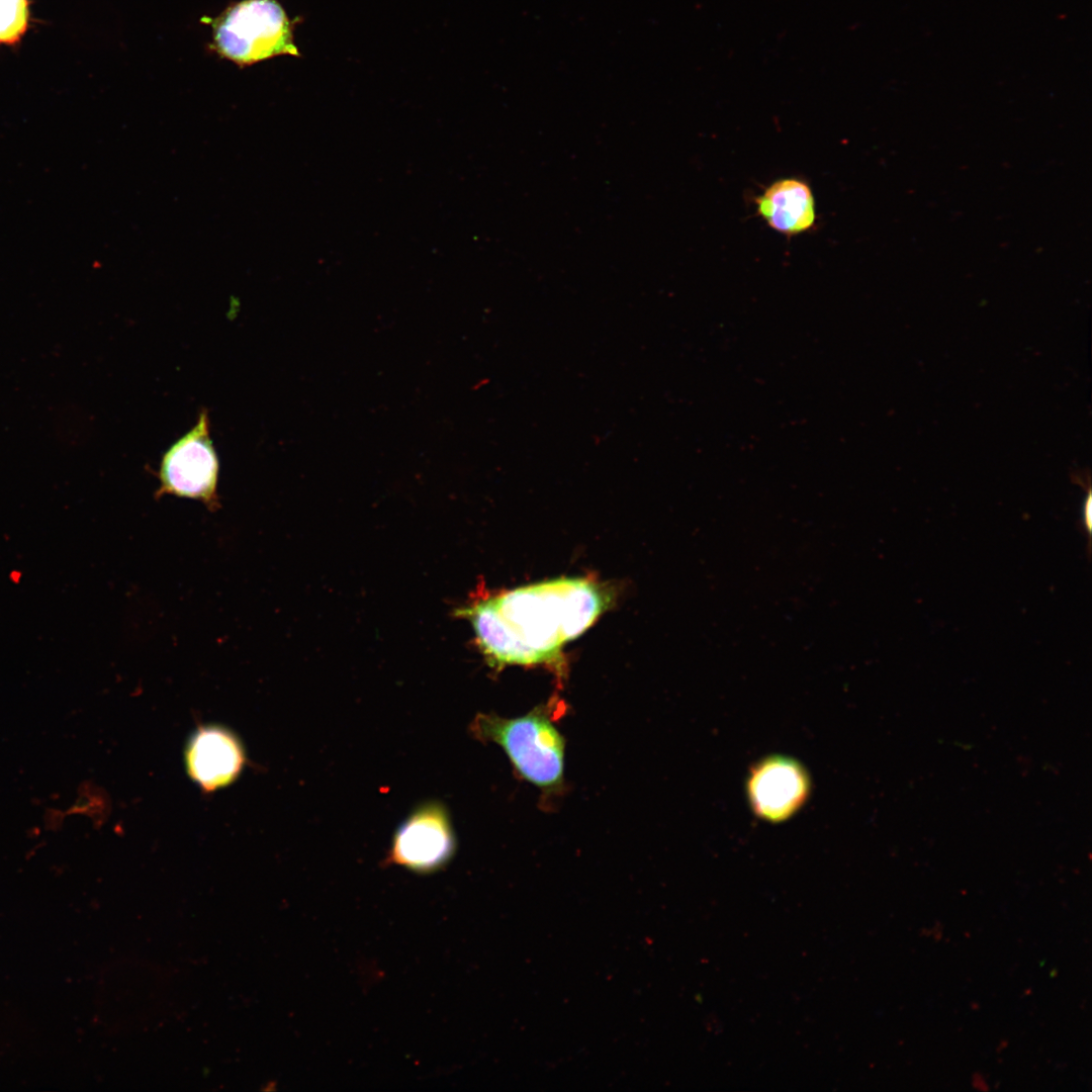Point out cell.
I'll list each match as a JSON object with an SVG mask.
<instances>
[{"mask_svg":"<svg viewBox=\"0 0 1092 1092\" xmlns=\"http://www.w3.org/2000/svg\"><path fill=\"white\" fill-rule=\"evenodd\" d=\"M609 602L598 582L563 577L477 596L456 615L470 621L492 668L547 665L560 672L563 645L588 629Z\"/></svg>","mask_w":1092,"mask_h":1092,"instance_id":"cell-1","label":"cell"},{"mask_svg":"<svg viewBox=\"0 0 1092 1092\" xmlns=\"http://www.w3.org/2000/svg\"><path fill=\"white\" fill-rule=\"evenodd\" d=\"M556 703L514 718L478 713L470 724L473 736L500 746L517 775L546 794L564 787L565 738L552 718L563 703Z\"/></svg>","mask_w":1092,"mask_h":1092,"instance_id":"cell-2","label":"cell"},{"mask_svg":"<svg viewBox=\"0 0 1092 1092\" xmlns=\"http://www.w3.org/2000/svg\"><path fill=\"white\" fill-rule=\"evenodd\" d=\"M219 52L239 64L281 54L298 56L291 24L275 0H247L219 20L214 34Z\"/></svg>","mask_w":1092,"mask_h":1092,"instance_id":"cell-3","label":"cell"},{"mask_svg":"<svg viewBox=\"0 0 1092 1092\" xmlns=\"http://www.w3.org/2000/svg\"><path fill=\"white\" fill-rule=\"evenodd\" d=\"M218 472L219 462L209 435V419L203 411L196 425L164 453L156 494L194 498L215 511L219 504Z\"/></svg>","mask_w":1092,"mask_h":1092,"instance_id":"cell-4","label":"cell"},{"mask_svg":"<svg viewBox=\"0 0 1092 1092\" xmlns=\"http://www.w3.org/2000/svg\"><path fill=\"white\" fill-rule=\"evenodd\" d=\"M457 839L451 816L439 801L417 806L395 829L387 861L418 874L434 873L454 856Z\"/></svg>","mask_w":1092,"mask_h":1092,"instance_id":"cell-5","label":"cell"},{"mask_svg":"<svg viewBox=\"0 0 1092 1092\" xmlns=\"http://www.w3.org/2000/svg\"><path fill=\"white\" fill-rule=\"evenodd\" d=\"M811 792L808 770L785 755H769L755 762L746 779V795L753 814L769 823L792 818Z\"/></svg>","mask_w":1092,"mask_h":1092,"instance_id":"cell-6","label":"cell"},{"mask_svg":"<svg viewBox=\"0 0 1092 1092\" xmlns=\"http://www.w3.org/2000/svg\"><path fill=\"white\" fill-rule=\"evenodd\" d=\"M184 762L188 777L204 793L234 784L242 775L246 752L231 729L207 724L198 727L187 741Z\"/></svg>","mask_w":1092,"mask_h":1092,"instance_id":"cell-7","label":"cell"},{"mask_svg":"<svg viewBox=\"0 0 1092 1092\" xmlns=\"http://www.w3.org/2000/svg\"><path fill=\"white\" fill-rule=\"evenodd\" d=\"M758 216L775 232L788 238L816 225L817 209L809 183L800 177L780 178L754 197Z\"/></svg>","mask_w":1092,"mask_h":1092,"instance_id":"cell-8","label":"cell"},{"mask_svg":"<svg viewBox=\"0 0 1092 1092\" xmlns=\"http://www.w3.org/2000/svg\"><path fill=\"white\" fill-rule=\"evenodd\" d=\"M28 23L27 0H0V43H15Z\"/></svg>","mask_w":1092,"mask_h":1092,"instance_id":"cell-9","label":"cell"},{"mask_svg":"<svg viewBox=\"0 0 1092 1092\" xmlns=\"http://www.w3.org/2000/svg\"><path fill=\"white\" fill-rule=\"evenodd\" d=\"M1083 520H1084V526L1087 529V533L1090 534V532H1091V496H1090V493L1088 494L1087 499L1084 503Z\"/></svg>","mask_w":1092,"mask_h":1092,"instance_id":"cell-10","label":"cell"}]
</instances>
